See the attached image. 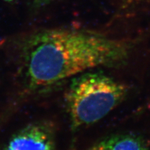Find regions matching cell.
<instances>
[{"label":"cell","instance_id":"52a82bcc","mask_svg":"<svg viewBox=\"0 0 150 150\" xmlns=\"http://www.w3.org/2000/svg\"><path fill=\"white\" fill-rule=\"evenodd\" d=\"M89 150H105V149L103 148L101 144L99 143L95 144V146L91 147Z\"/></svg>","mask_w":150,"mask_h":150},{"label":"cell","instance_id":"5b68a950","mask_svg":"<svg viewBox=\"0 0 150 150\" xmlns=\"http://www.w3.org/2000/svg\"><path fill=\"white\" fill-rule=\"evenodd\" d=\"M138 0H123V8H126L129 5H131V4H133L135 2L138 1Z\"/></svg>","mask_w":150,"mask_h":150},{"label":"cell","instance_id":"277c9868","mask_svg":"<svg viewBox=\"0 0 150 150\" xmlns=\"http://www.w3.org/2000/svg\"><path fill=\"white\" fill-rule=\"evenodd\" d=\"M105 150H147L139 138L131 135H116L100 142Z\"/></svg>","mask_w":150,"mask_h":150},{"label":"cell","instance_id":"3957f363","mask_svg":"<svg viewBox=\"0 0 150 150\" xmlns=\"http://www.w3.org/2000/svg\"><path fill=\"white\" fill-rule=\"evenodd\" d=\"M4 150H55L53 131L45 123L31 124L13 135Z\"/></svg>","mask_w":150,"mask_h":150},{"label":"cell","instance_id":"6da1fadb","mask_svg":"<svg viewBox=\"0 0 150 150\" xmlns=\"http://www.w3.org/2000/svg\"><path fill=\"white\" fill-rule=\"evenodd\" d=\"M23 45L28 84L35 90L98 67L120 65L131 48L125 41L73 28L36 30Z\"/></svg>","mask_w":150,"mask_h":150},{"label":"cell","instance_id":"ba28073f","mask_svg":"<svg viewBox=\"0 0 150 150\" xmlns=\"http://www.w3.org/2000/svg\"><path fill=\"white\" fill-rule=\"evenodd\" d=\"M4 1H14V0H4Z\"/></svg>","mask_w":150,"mask_h":150},{"label":"cell","instance_id":"7a4b0ae2","mask_svg":"<svg viewBox=\"0 0 150 150\" xmlns=\"http://www.w3.org/2000/svg\"><path fill=\"white\" fill-rule=\"evenodd\" d=\"M125 84L100 71H87L72 78L66 96L71 125L79 128L100 121L123 100Z\"/></svg>","mask_w":150,"mask_h":150},{"label":"cell","instance_id":"8992f818","mask_svg":"<svg viewBox=\"0 0 150 150\" xmlns=\"http://www.w3.org/2000/svg\"><path fill=\"white\" fill-rule=\"evenodd\" d=\"M49 0H32V1L35 4L36 6H41L45 4Z\"/></svg>","mask_w":150,"mask_h":150}]
</instances>
